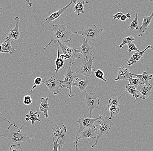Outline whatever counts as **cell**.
I'll list each match as a JSON object with an SVG mask.
<instances>
[{
    "mask_svg": "<svg viewBox=\"0 0 153 151\" xmlns=\"http://www.w3.org/2000/svg\"><path fill=\"white\" fill-rule=\"evenodd\" d=\"M83 117L81 118H79L78 121L76 122L79 123L80 125V128L78 129V131L76 133V136L74 139V143L75 144V141L76 140L77 136L79 135V134L83 130L88 128H93L96 129V126H94V124L95 122L98 121L102 117L101 115H99V116L97 118H91L87 117L85 115L84 110L83 109Z\"/></svg>",
    "mask_w": 153,
    "mask_h": 151,
    "instance_id": "8992f818",
    "label": "cell"
},
{
    "mask_svg": "<svg viewBox=\"0 0 153 151\" xmlns=\"http://www.w3.org/2000/svg\"><path fill=\"white\" fill-rule=\"evenodd\" d=\"M90 82V81L88 79L81 80L80 78H77L74 81L72 86H76L79 88L81 92H82L85 91L86 88L89 87V84Z\"/></svg>",
    "mask_w": 153,
    "mask_h": 151,
    "instance_id": "ffe728a7",
    "label": "cell"
},
{
    "mask_svg": "<svg viewBox=\"0 0 153 151\" xmlns=\"http://www.w3.org/2000/svg\"><path fill=\"white\" fill-rule=\"evenodd\" d=\"M94 58L90 59H84V62L78 68H76L73 72L76 74V78L79 76H85L91 77L94 74L97 68L93 66L94 59Z\"/></svg>",
    "mask_w": 153,
    "mask_h": 151,
    "instance_id": "5b68a950",
    "label": "cell"
},
{
    "mask_svg": "<svg viewBox=\"0 0 153 151\" xmlns=\"http://www.w3.org/2000/svg\"><path fill=\"white\" fill-rule=\"evenodd\" d=\"M94 74H95L96 78L101 79L102 80L105 81V82H107V80L104 78V73L100 69L96 68L95 71H94Z\"/></svg>",
    "mask_w": 153,
    "mask_h": 151,
    "instance_id": "836d02e7",
    "label": "cell"
},
{
    "mask_svg": "<svg viewBox=\"0 0 153 151\" xmlns=\"http://www.w3.org/2000/svg\"><path fill=\"white\" fill-rule=\"evenodd\" d=\"M71 65L72 64L70 63L68 69L64 67V68L66 69V72L65 75H62V77L64 79L62 82V87L63 88H66L68 89L69 90L68 95L70 97H71L72 96H74V95H72L71 94L72 92H75V91H72V84L74 79L76 78V76L74 74L73 72L72 71Z\"/></svg>",
    "mask_w": 153,
    "mask_h": 151,
    "instance_id": "9c48e42d",
    "label": "cell"
},
{
    "mask_svg": "<svg viewBox=\"0 0 153 151\" xmlns=\"http://www.w3.org/2000/svg\"><path fill=\"white\" fill-rule=\"evenodd\" d=\"M128 28L130 31H132L138 29V14H136V17L132 22H131L130 25L128 26Z\"/></svg>",
    "mask_w": 153,
    "mask_h": 151,
    "instance_id": "83f0119b",
    "label": "cell"
},
{
    "mask_svg": "<svg viewBox=\"0 0 153 151\" xmlns=\"http://www.w3.org/2000/svg\"><path fill=\"white\" fill-rule=\"evenodd\" d=\"M132 76H135L139 79L140 82L142 83L143 85L147 87H150L152 86L151 84H149L148 82L149 80H151L153 77V74L148 75V73L146 71H144L141 74H135L131 73Z\"/></svg>",
    "mask_w": 153,
    "mask_h": 151,
    "instance_id": "44dd1931",
    "label": "cell"
},
{
    "mask_svg": "<svg viewBox=\"0 0 153 151\" xmlns=\"http://www.w3.org/2000/svg\"></svg>",
    "mask_w": 153,
    "mask_h": 151,
    "instance_id": "bcb514c9",
    "label": "cell"
},
{
    "mask_svg": "<svg viewBox=\"0 0 153 151\" xmlns=\"http://www.w3.org/2000/svg\"><path fill=\"white\" fill-rule=\"evenodd\" d=\"M73 2L74 0H71L70 2L68 5L64 7L63 8L59 9V10H57V11H56V12H54V13L51 14L49 17H48V18L46 19L45 22L41 26V27H42L44 25L47 24L52 22H53L54 20L57 19L59 18V17H60V16L62 15V14H63V13L65 11V10H66L67 8H68L73 3Z\"/></svg>",
    "mask_w": 153,
    "mask_h": 151,
    "instance_id": "9a60e30c",
    "label": "cell"
},
{
    "mask_svg": "<svg viewBox=\"0 0 153 151\" xmlns=\"http://www.w3.org/2000/svg\"><path fill=\"white\" fill-rule=\"evenodd\" d=\"M58 151H62V147L61 146H59Z\"/></svg>",
    "mask_w": 153,
    "mask_h": 151,
    "instance_id": "f6af8a7d",
    "label": "cell"
},
{
    "mask_svg": "<svg viewBox=\"0 0 153 151\" xmlns=\"http://www.w3.org/2000/svg\"><path fill=\"white\" fill-rule=\"evenodd\" d=\"M83 44L81 47L75 48L76 53H81L84 56V59H90L94 58V55L92 54L93 48L88 44V42L87 40L82 39Z\"/></svg>",
    "mask_w": 153,
    "mask_h": 151,
    "instance_id": "7c38bea8",
    "label": "cell"
},
{
    "mask_svg": "<svg viewBox=\"0 0 153 151\" xmlns=\"http://www.w3.org/2000/svg\"><path fill=\"white\" fill-rule=\"evenodd\" d=\"M135 39L132 36H129L128 37L124 38L123 39L122 43L119 45V48H123V46L124 45H126V44L128 45V44L131 43H132V42L135 41Z\"/></svg>",
    "mask_w": 153,
    "mask_h": 151,
    "instance_id": "4dcf8cb0",
    "label": "cell"
},
{
    "mask_svg": "<svg viewBox=\"0 0 153 151\" xmlns=\"http://www.w3.org/2000/svg\"><path fill=\"white\" fill-rule=\"evenodd\" d=\"M0 120H1L2 121H3V122H6V123H8V124H9L10 126H13L15 127V128H16L18 129V130H20L22 129V128L25 126V125H24L23 126L21 127V128L19 129V127H18L17 125H16L15 124H12V123H10V122L9 120H8L4 116V115H3L1 113V112H0Z\"/></svg>",
    "mask_w": 153,
    "mask_h": 151,
    "instance_id": "d6a6232c",
    "label": "cell"
},
{
    "mask_svg": "<svg viewBox=\"0 0 153 151\" xmlns=\"http://www.w3.org/2000/svg\"><path fill=\"white\" fill-rule=\"evenodd\" d=\"M131 71L129 69L124 68L123 67L119 68L117 72V76L115 79V81H118L120 80H126L128 81L129 78H132L131 75Z\"/></svg>",
    "mask_w": 153,
    "mask_h": 151,
    "instance_id": "d6986e66",
    "label": "cell"
},
{
    "mask_svg": "<svg viewBox=\"0 0 153 151\" xmlns=\"http://www.w3.org/2000/svg\"><path fill=\"white\" fill-rule=\"evenodd\" d=\"M49 98L48 97H42L40 99L41 102V104L39 106V109H40V112L38 113V117H40V114L42 112L44 113L45 118H47L49 117V114L48 113V111L49 110V104L48 103Z\"/></svg>",
    "mask_w": 153,
    "mask_h": 151,
    "instance_id": "ac0fdd59",
    "label": "cell"
},
{
    "mask_svg": "<svg viewBox=\"0 0 153 151\" xmlns=\"http://www.w3.org/2000/svg\"><path fill=\"white\" fill-rule=\"evenodd\" d=\"M85 104L86 107L88 110L90 112V118H91V114L93 110L94 109H97L99 106L100 100L99 96L94 92L88 93L85 91Z\"/></svg>",
    "mask_w": 153,
    "mask_h": 151,
    "instance_id": "ba28073f",
    "label": "cell"
},
{
    "mask_svg": "<svg viewBox=\"0 0 153 151\" xmlns=\"http://www.w3.org/2000/svg\"><path fill=\"white\" fill-rule=\"evenodd\" d=\"M126 16H127V18L128 19H131V14L129 13H127V14H126Z\"/></svg>",
    "mask_w": 153,
    "mask_h": 151,
    "instance_id": "b9f144b4",
    "label": "cell"
},
{
    "mask_svg": "<svg viewBox=\"0 0 153 151\" xmlns=\"http://www.w3.org/2000/svg\"><path fill=\"white\" fill-rule=\"evenodd\" d=\"M88 138H93L94 139H96L97 138V133L96 129L93 128H88L85 129L83 130L82 132L79 134L78 136H77V138L75 144H74V146L76 148V151H77V143L78 141L80 139H82L83 141H85L87 140V139Z\"/></svg>",
    "mask_w": 153,
    "mask_h": 151,
    "instance_id": "4fadbf2b",
    "label": "cell"
},
{
    "mask_svg": "<svg viewBox=\"0 0 153 151\" xmlns=\"http://www.w3.org/2000/svg\"><path fill=\"white\" fill-rule=\"evenodd\" d=\"M127 19H128V18H127V16H126V15H123L122 16H121L120 20H121L122 22H125V21L127 20Z\"/></svg>",
    "mask_w": 153,
    "mask_h": 151,
    "instance_id": "60d3db41",
    "label": "cell"
},
{
    "mask_svg": "<svg viewBox=\"0 0 153 151\" xmlns=\"http://www.w3.org/2000/svg\"><path fill=\"white\" fill-rule=\"evenodd\" d=\"M53 139V151H58V148H59V146H61L62 144V140L61 139L59 143H58V141H59V139H61L60 138H57V140L56 141H55L54 140V137H52Z\"/></svg>",
    "mask_w": 153,
    "mask_h": 151,
    "instance_id": "d590c367",
    "label": "cell"
},
{
    "mask_svg": "<svg viewBox=\"0 0 153 151\" xmlns=\"http://www.w3.org/2000/svg\"><path fill=\"white\" fill-rule=\"evenodd\" d=\"M51 34V41L44 49L47 48L52 42H59L64 44L71 40V32L69 30L68 28L65 25H53Z\"/></svg>",
    "mask_w": 153,
    "mask_h": 151,
    "instance_id": "6da1fadb",
    "label": "cell"
},
{
    "mask_svg": "<svg viewBox=\"0 0 153 151\" xmlns=\"http://www.w3.org/2000/svg\"><path fill=\"white\" fill-rule=\"evenodd\" d=\"M11 126H10L7 129L6 133L2 135H0L2 137L6 138L9 140V144L12 143H15V144H19L24 141H30L31 139H36V137H30L28 136L23 132H21V130H18V132L12 131L10 130V128Z\"/></svg>",
    "mask_w": 153,
    "mask_h": 151,
    "instance_id": "277c9868",
    "label": "cell"
},
{
    "mask_svg": "<svg viewBox=\"0 0 153 151\" xmlns=\"http://www.w3.org/2000/svg\"><path fill=\"white\" fill-rule=\"evenodd\" d=\"M125 91H128L130 94H131L133 97H135V99L134 101V103L137 102V98H139L138 95V91H137V89L134 86L128 85V86H126V87H125Z\"/></svg>",
    "mask_w": 153,
    "mask_h": 151,
    "instance_id": "484cf974",
    "label": "cell"
},
{
    "mask_svg": "<svg viewBox=\"0 0 153 151\" xmlns=\"http://www.w3.org/2000/svg\"><path fill=\"white\" fill-rule=\"evenodd\" d=\"M85 2L84 0H74V6L73 10L78 16H80L81 13H85L84 5Z\"/></svg>",
    "mask_w": 153,
    "mask_h": 151,
    "instance_id": "603a6c76",
    "label": "cell"
},
{
    "mask_svg": "<svg viewBox=\"0 0 153 151\" xmlns=\"http://www.w3.org/2000/svg\"><path fill=\"white\" fill-rule=\"evenodd\" d=\"M8 151H23L22 146L20 144L12 145L10 147L9 150Z\"/></svg>",
    "mask_w": 153,
    "mask_h": 151,
    "instance_id": "8d00e7d4",
    "label": "cell"
},
{
    "mask_svg": "<svg viewBox=\"0 0 153 151\" xmlns=\"http://www.w3.org/2000/svg\"><path fill=\"white\" fill-rule=\"evenodd\" d=\"M123 15V13L121 12H118L115 15H113V19H117L120 20L121 16Z\"/></svg>",
    "mask_w": 153,
    "mask_h": 151,
    "instance_id": "ab89813d",
    "label": "cell"
},
{
    "mask_svg": "<svg viewBox=\"0 0 153 151\" xmlns=\"http://www.w3.org/2000/svg\"><path fill=\"white\" fill-rule=\"evenodd\" d=\"M3 47L2 44H0V53H2Z\"/></svg>",
    "mask_w": 153,
    "mask_h": 151,
    "instance_id": "7bdbcfd3",
    "label": "cell"
},
{
    "mask_svg": "<svg viewBox=\"0 0 153 151\" xmlns=\"http://www.w3.org/2000/svg\"><path fill=\"white\" fill-rule=\"evenodd\" d=\"M57 43L62 49L63 54L66 57L67 60H68L72 65L74 64L75 59H80V55L78 53H76L75 48H73L69 45L62 43L59 42H57Z\"/></svg>",
    "mask_w": 153,
    "mask_h": 151,
    "instance_id": "30bf717a",
    "label": "cell"
},
{
    "mask_svg": "<svg viewBox=\"0 0 153 151\" xmlns=\"http://www.w3.org/2000/svg\"><path fill=\"white\" fill-rule=\"evenodd\" d=\"M152 86L147 87L143 85H140L137 87V90L138 91V95L139 98L142 100L147 99L151 94Z\"/></svg>",
    "mask_w": 153,
    "mask_h": 151,
    "instance_id": "e0dca14e",
    "label": "cell"
},
{
    "mask_svg": "<svg viewBox=\"0 0 153 151\" xmlns=\"http://www.w3.org/2000/svg\"><path fill=\"white\" fill-rule=\"evenodd\" d=\"M153 18V13L148 17H143V22H142V25L140 28V33L137 35V37H142L143 33H145V31L148 28V26L151 24Z\"/></svg>",
    "mask_w": 153,
    "mask_h": 151,
    "instance_id": "7402d4cb",
    "label": "cell"
},
{
    "mask_svg": "<svg viewBox=\"0 0 153 151\" xmlns=\"http://www.w3.org/2000/svg\"><path fill=\"white\" fill-rule=\"evenodd\" d=\"M14 20L16 22V25H15L14 28L10 30L9 33L7 34V37L6 38V41L11 40V39L20 40V34L22 33L19 28L20 18L18 17H16L14 19Z\"/></svg>",
    "mask_w": 153,
    "mask_h": 151,
    "instance_id": "5bb4252c",
    "label": "cell"
},
{
    "mask_svg": "<svg viewBox=\"0 0 153 151\" xmlns=\"http://www.w3.org/2000/svg\"><path fill=\"white\" fill-rule=\"evenodd\" d=\"M37 112H33L32 111H30L28 114L26 115V118L25 119L26 121H28L30 120L31 121V125H33L35 123V122L38 121L39 122H42L41 120H39L37 116Z\"/></svg>",
    "mask_w": 153,
    "mask_h": 151,
    "instance_id": "4316f807",
    "label": "cell"
},
{
    "mask_svg": "<svg viewBox=\"0 0 153 151\" xmlns=\"http://www.w3.org/2000/svg\"><path fill=\"white\" fill-rule=\"evenodd\" d=\"M43 83L51 91H52L54 95H57L59 93V90L63 89L62 86V80H57L53 77L46 76H42Z\"/></svg>",
    "mask_w": 153,
    "mask_h": 151,
    "instance_id": "52a82bcc",
    "label": "cell"
},
{
    "mask_svg": "<svg viewBox=\"0 0 153 151\" xmlns=\"http://www.w3.org/2000/svg\"><path fill=\"white\" fill-rule=\"evenodd\" d=\"M128 81L129 82V85L132 86H134L137 89V87L140 85H143L140 80L139 78H129Z\"/></svg>",
    "mask_w": 153,
    "mask_h": 151,
    "instance_id": "1f68e13d",
    "label": "cell"
},
{
    "mask_svg": "<svg viewBox=\"0 0 153 151\" xmlns=\"http://www.w3.org/2000/svg\"><path fill=\"white\" fill-rule=\"evenodd\" d=\"M150 48L153 49V48L152 47L151 45H149L146 48L143 50V51L137 52L134 53L132 56L130 57V59L127 60V65L129 66H131L133 64L137 63L140 60V59L143 57V54H144L145 51L148 49Z\"/></svg>",
    "mask_w": 153,
    "mask_h": 151,
    "instance_id": "2e32d148",
    "label": "cell"
},
{
    "mask_svg": "<svg viewBox=\"0 0 153 151\" xmlns=\"http://www.w3.org/2000/svg\"><path fill=\"white\" fill-rule=\"evenodd\" d=\"M60 55H61V54H60V50H59V49H58L57 50V58L55 61V64L56 66V68H55V74L53 76V78H54V76L57 74L58 71L60 68H64L63 66H64V64H65V60H63V59L60 58Z\"/></svg>",
    "mask_w": 153,
    "mask_h": 151,
    "instance_id": "d4e9b609",
    "label": "cell"
},
{
    "mask_svg": "<svg viewBox=\"0 0 153 151\" xmlns=\"http://www.w3.org/2000/svg\"><path fill=\"white\" fill-rule=\"evenodd\" d=\"M103 29H99L95 25H91L85 27L79 31L71 32V34H77L82 35V39L88 42L94 41L99 34L103 33Z\"/></svg>",
    "mask_w": 153,
    "mask_h": 151,
    "instance_id": "3957f363",
    "label": "cell"
},
{
    "mask_svg": "<svg viewBox=\"0 0 153 151\" xmlns=\"http://www.w3.org/2000/svg\"><path fill=\"white\" fill-rule=\"evenodd\" d=\"M2 8L3 7H2L1 6V4H0V15H1V14L3 13V11Z\"/></svg>",
    "mask_w": 153,
    "mask_h": 151,
    "instance_id": "ee69618b",
    "label": "cell"
},
{
    "mask_svg": "<svg viewBox=\"0 0 153 151\" xmlns=\"http://www.w3.org/2000/svg\"><path fill=\"white\" fill-rule=\"evenodd\" d=\"M120 97L115 96V97L111 98L109 100V103L108 106H107V107L111 106H119L120 105Z\"/></svg>",
    "mask_w": 153,
    "mask_h": 151,
    "instance_id": "f546056e",
    "label": "cell"
},
{
    "mask_svg": "<svg viewBox=\"0 0 153 151\" xmlns=\"http://www.w3.org/2000/svg\"><path fill=\"white\" fill-rule=\"evenodd\" d=\"M114 124L108 116H102L100 119L97 121V123L96 126L97 138L95 143L91 146L94 148L97 146L99 139L105 135L108 134Z\"/></svg>",
    "mask_w": 153,
    "mask_h": 151,
    "instance_id": "7a4b0ae2",
    "label": "cell"
},
{
    "mask_svg": "<svg viewBox=\"0 0 153 151\" xmlns=\"http://www.w3.org/2000/svg\"><path fill=\"white\" fill-rule=\"evenodd\" d=\"M52 131L51 132L52 137H53L60 138L62 139V142L61 146L62 147L65 145L67 138V127L64 125L63 122L60 123L57 125L55 124V126L52 127Z\"/></svg>",
    "mask_w": 153,
    "mask_h": 151,
    "instance_id": "8fae6325",
    "label": "cell"
},
{
    "mask_svg": "<svg viewBox=\"0 0 153 151\" xmlns=\"http://www.w3.org/2000/svg\"><path fill=\"white\" fill-rule=\"evenodd\" d=\"M109 111L111 116L109 117L110 119H112L113 115H116L120 112V106H111L107 107Z\"/></svg>",
    "mask_w": 153,
    "mask_h": 151,
    "instance_id": "f1b7e54d",
    "label": "cell"
},
{
    "mask_svg": "<svg viewBox=\"0 0 153 151\" xmlns=\"http://www.w3.org/2000/svg\"><path fill=\"white\" fill-rule=\"evenodd\" d=\"M42 83L43 79L42 77H36L34 80V85L33 86V87L30 90V91H32V90H33V89L36 88L37 86H40V85H42Z\"/></svg>",
    "mask_w": 153,
    "mask_h": 151,
    "instance_id": "e575fe53",
    "label": "cell"
},
{
    "mask_svg": "<svg viewBox=\"0 0 153 151\" xmlns=\"http://www.w3.org/2000/svg\"><path fill=\"white\" fill-rule=\"evenodd\" d=\"M128 52H131V51H136L137 52H140V51L136 47L134 44L131 43L128 44Z\"/></svg>",
    "mask_w": 153,
    "mask_h": 151,
    "instance_id": "f35d334b",
    "label": "cell"
},
{
    "mask_svg": "<svg viewBox=\"0 0 153 151\" xmlns=\"http://www.w3.org/2000/svg\"><path fill=\"white\" fill-rule=\"evenodd\" d=\"M32 98L31 96L30 95H27L24 96L23 102L24 104L25 105H30L32 104Z\"/></svg>",
    "mask_w": 153,
    "mask_h": 151,
    "instance_id": "74e56055",
    "label": "cell"
},
{
    "mask_svg": "<svg viewBox=\"0 0 153 151\" xmlns=\"http://www.w3.org/2000/svg\"><path fill=\"white\" fill-rule=\"evenodd\" d=\"M11 40H5L2 44L3 47L2 53H7L11 54L16 51V50L14 48V47L11 45Z\"/></svg>",
    "mask_w": 153,
    "mask_h": 151,
    "instance_id": "cb8c5ba5",
    "label": "cell"
}]
</instances>
